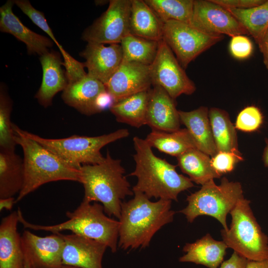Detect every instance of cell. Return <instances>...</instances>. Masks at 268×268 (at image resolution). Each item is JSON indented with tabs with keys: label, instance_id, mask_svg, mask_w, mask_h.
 Here are the masks:
<instances>
[{
	"label": "cell",
	"instance_id": "obj_5",
	"mask_svg": "<svg viewBox=\"0 0 268 268\" xmlns=\"http://www.w3.org/2000/svg\"><path fill=\"white\" fill-rule=\"evenodd\" d=\"M14 139L23 152L24 182L18 202L45 184L61 180L80 183V171L65 164L52 152L22 134L13 123Z\"/></svg>",
	"mask_w": 268,
	"mask_h": 268
},
{
	"label": "cell",
	"instance_id": "obj_15",
	"mask_svg": "<svg viewBox=\"0 0 268 268\" xmlns=\"http://www.w3.org/2000/svg\"><path fill=\"white\" fill-rule=\"evenodd\" d=\"M65 244L62 264L78 268H103L102 261L108 248L105 244L74 234H61Z\"/></svg>",
	"mask_w": 268,
	"mask_h": 268
},
{
	"label": "cell",
	"instance_id": "obj_32",
	"mask_svg": "<svg viewBox=\"0 0 268 268\" xmlns=\"http://www.w3.org/2000/svg\"><path fill=\"white\" fill-rule=\"evenodd\" d=\"M163 23L175 20L189 24L194 0H144Z\"/></svg>",
	"mask_w": 268,
	"mask_h": 268
},
{
	"label": "cell",
	"instance_id": "obj_46",
	"mask_svg": "<svg viewBox=\"0 0 268 268\" xmlns=\"http://www.w3.org/2000/svg\"><path fill=\"white\" fill-rule=\"evenodd\" d=\"M58 268H76V267H72L70 266H68V265H62L61 266H60Z\"/></svg>",
	"mask_w": 268,
	"mask_h": 268
},
{
	"label": "cell",
	"instance_id": "obj_43",
	"mask_svg": "<svg viewBox=\"0 0 268 268\" xmlns=\"http://www.w3.org/2000/svg\"><path fill=\"white\" fill-rule=\"evenodd\" d=\"M246 268H268V260L262 261H249Z\"/></svg>",
	"mask_w": 268,
	"mask_h": 268
},
{
	"label": "cell",
	"instance_id": "obj_16",
	"mask_svg": "<svg viewBox=\"0 0 268 268\" xmlns=\"http://www.w3.org/2000/svg\"><path fill=\"white\" fill-rule=\"evenodd\" d=\"M85 62L87 74L104 85L109 81L123 61L120 44H104L87 43L85 48L79 53Z\"/></svg>",
	"mask_w": 268,
	"mask_h": 268
},
{
	"label": "cell",
	"instance_id": "obj_2",
	"mask_svg": "<svg viewBox=\"0 0 268 268\" xmlns=\"http://www.w3.org/2000/svg\"><path fill=\"white\" fill-rule=\"evenodd\" d=\"M133 143L135 167L129 176L137 179L132 189L133 192L141 193L149 199L177 201L181 192L194 187L189 178L176 171L175 165L156 156L145 139L134 136Z\"/></svg>",
	"mask_w": 268,
	"mask_h": 268
},
{
	"label": "cell",
	"instance_id": "obj_28",
	"mask_svg": "<svg viewBox=\"0 0 268 268\" xmlns=\"http://www.w3.org/2000/svg\"><path fill=\"white\" fill-rule=\"evenodd\" d=\"M145 139L151 147L176 157L190 149L197 148L186 128L172 132L152 130Z\"/></svg>",
	"mask_w": 268,
	"mask_h": 268
},
{
	"label": "cell",
	"instance_id": "obj_21",
	"mask_svg": "<svg viewBox=\"0 0 268 268\" xmlns=\"http://www.w3.org/2000/svg\"><path fill=\"white\" fill-rule=\"evenodd\" d=\"M17 211L3 217L0 225V268H23L24 256L17 231Z\"/></svg>",
	"mask_w": 268,
	"mask_h": 268
},
{
	"label": "cell",
	"instance_id": "obj_10",
	"mask_svg": "<svg viewBox=\"0 0 268 268\" xmlns=\"http://www.w3.org/2000/svg\"><path fill=\"white\" fill-rule=\"evenodd\" d=\"M149 71L152 85L161 87L174 100L182 94L191 95L196 90L195 84L163 39L159 41Z\"/></svg>",
	"mask_w": 268,
	"mask_h": 268
},
{
	"label": "cell",
	"instance_id": "obj_11",
	"mask_svg": "<svg viewBox=\"0 0 268 268\" xmlns=\"http://www.w3.org/2000/svg\"><path fill=\"white\" fill-rule=\"evenodd\" d=\"M132 0H111L107 10L82 33L87 43L120 44L130 34Z\"/></svg>",
	"mask_w": 268,
	"mask_h": 268
},
{
	"label": "cell",
	"instance_id": "obj_29",
	"mask_svg": "<svg viewBox=\"0 0 268 268\" xmlns=\"http://www.w3.org/2000/svg\"><path fill=\"white\" fill-rule=\"evenodd\" d=\"M208 116L217 152H240L235 127L228 113L222 109L213 107L209 110Z\"/></svg>",
	"mask_w": 268,
	"mask_h": 268
},
{
	"label": "cell",
	"instance_id": "obj_9",
	"mask_svg": "<svg viewBox=\"0 0 268 268\" xmlns=\"http://www.w3.org/2000/svg\"><path fill=\"white\" fill-rule=\"evenodd\" d=\"M163 30V40L184 69L224 38L222 35L204 33L188 24L175 20L164 22Z\"/></svg>",
	"mask_w": 268,
	"mask_h": 268
},
{
	"label": "cell",
	"instance_id": "obj_7",
	"mask_svg": "<svg viewBox=\"0 0 268 268\" xmlns=\"http://www.w3.org/2000/svg\"><path fill=\"white\" fill-rule=\"evenodd\" d=\"M250 204V201L244 197L238 201L230 212V227L221 230L222 241L248 261L268 260V237L262 230Z\"/></svg>",
	"mask_w": 268,
	"mask_h": 268
},
{
	"label": "cell",
	"instance_id": "obj_41",
	"mask_svg": "<svg viewBox=\"0 0 268 268\" xmlns=\"http://www.w3.org/2000/svg\"><path fill=\"white\" fill-rule=\"evenodd\" d=\"M258 45L263 55L264 64L268 71V29Z\"/></svg>",
	"mask_w": 268,
	"mask_h": 268
},
{
	"label": "cell",
	"instance_id": "obj_30",
	"mask_svg": "<svg viewBox=\"0 0 268 268\" xmlns=\"http://www.w3.org/2000/svg\"><path fill=\"white\" fill-rule=\"evenodd\" d=\"M226 8L258 44L268 29V0L248 9Z\"/></svg>",
	"mask_w": 268,
	"mask_h": 268
},
{
	"label": "cell",
	"instance_id": "obj_23",
	"mask_svg": "<svg viewBox=\"0 0 268 268\" xmlns=\"http://www.w3.org/2000/svg\"><path fill=\"white\" fill-rule=\"evenodd\" d=\"M227 248L223 241L216 240L207 233L193 243H186L183 249L185 254L179 261L218 268L223 262Z\"/></svg>",
	"mask_w": 268,
	"mask_h": 268
},
{
	"label": "cell",
	"instance_id": "obj_27",
	"mask_svg": "<svg viewBox=\"0 0 268 268\" xmlns=\"http://www.w3.org/2000/svg\"><path fill=\"white\" fill-rule=\"evenodd\" d=\"M177 158L181 171L196 184L203 185L221 177L213 168L209 156L197 148L190 149Z\"/></svg>",
	"mask_w": 268,
	"mask_h": 268
},
{
	"label": "cell",
	"instance_id": "obj_26",
	"mask_svg": "<svg viewBox=\"0 0 268 268\" xmlns=\"http://www.w3.org/2000/svg\"><path fill=\"white\" fill-rule=\"evenodd\" d=\"M150 89L115 102L110 111L117 121L137 128L146 125Z\"/></svg>",
	"mask_w": 268,
	"mask_h": 268
},
{
	"label": "cell",
	"instance_id": "obj_44",
	"mask_svg": "<svg viewBox=\"0 0 268 268\" xmlns=\"http://www.w3.org/2000/svg\"><path fill=\"white\" fill-rule=\"evenodd\" d=\"M263 160L265 165L268 167V143H267L263 155Z\"/></svg>",
	"mask_w": 268,
	"mask_h": 268
},
{
	"label": "cell",
	"instance_id": "obj_34",
	"mask_svg": "<svg viewBox=\"0 0 268 268\" xmlns=\"http://www.w3.org/2000/svg\"><path fill=\"white\" fill-rule=\"evenodd\" d=\"M14 3L36 25L49 36L58 47L62 55H64L66 51L56 39L52 29L48 24L44 14L35 9L27 0H15Z\"/></svg>",
	"mask_w": 268,
	"mask_h": 268
},
{
	"label": "cell",
	"instance_id": "obj_14",
	"mask_svg": "<svg viewBox=\"0 0 268 268\" xmlns=\"http://www.w3.org/2000/svg\"><path fill=\"white\" fill-rule=\"evenodd\" d=\"M149 66L122 61L118 68L105 84L115 102L150 89Z\"/></svg>",
	"mask_w": 268,
	"mask_h": 268
},
{
	"label": "cell",
	"instance_id": "obj_38",
	"mask_svg": "<svg viewBox=\"0 0 268 268\" xmlns=\"http://www.w3.org/2000/svg\"><path fill=\"white\" fill-rule=\"evenodd\" d=\"M214 2L228 8L245 9L262 4L265 0H212Z\"/></svg>",
	"mask_w": 268,
	"mask_h": 268
},
{
	"label": "cell",
	"instance_id": "obj_33",
	"mask_svg": "<svg viewBox=\"0 0 268 268\" xmlns=\"http://www.w3.org/2000/svg\"><path fill=\"white\" fill-rule=\"evenodd\" d=\"M12 102L6 87L0 89V150L15 151L17 145L14 139L13 123L10 120Z\"/></svg>",
	"mask_w": 268,
	"mask_h": 268
},
{
	"label": "cell",
	"instance_id": "obj_42",
	"mask_svg": "<svg viewBox=\"0 0 268 268\" xmlns=\"http://www.w3.org/2000/svg\"><path fill=\"white\" fill-rule=\"evenodd\" d=\"M15 203V199L14 197L1 199H0V210L4 209L10 210Z\"/></svg>",
	"mask_w": 268,
	"mask_h": 268
},
{
	"label": "cell",
	"instance_id": "obj_22",
	"mask_svg": "<svg viewBox=\"0 0 268 268\" xmlns=\"http://www.w3.org/2000/svg\"><path fill=\"white\" fill-rule=\"evenodd\" d=\"M209 110L201 106L186 112L178 111L181 123L184 124L194 139L197 149L213 157L217 150L208 116Z\"/></svg>",
	"mask_w": 268,
	"mask_h": 268
},
{
	"label": "cell",
	"instance_id": "obj_19",
	"mask_svg": "<svg viewBox=\"0 0 268 268\" xmlns=\"http://www.w3.org/2000/svg\"><path fill=\"white\" fill-rule=\"evenodd\" d=\"M43 70L41 86L35 95L39 103L45 108L51 106L55 95L63 91L67 84L66 72L62 67L60 54L52 51L40 57Z\"/></svg>",
	"mask_w": 268,
	"mask_h": 268
},
{
	"label": "cell",
	"instance_id": "obj_31",
	"mask_svg": "<svg viewBox=\"0 0 268 268\" xmlns=\"http://www.w3.org/2000/svg\"><path fill=\"white\" fill-rule=\"evenodd\" d=\"M120 44L123 61L150 66L156 56L159 41L129 34L124 38Z\"/></svg>",
	"mask_w": 268,
	"mask_h": 268
},
{
	"label": "cell",
	"instance_id": "obj_39",
	"mask_svg": "<svg viewBox=\"0 0 268 268\" xmlns=\"http://www.w3.org/2000/svg\"><path fill=\"white\" fill-rule=\"evenodd\" d=\"M115 103L113 96L106 89L100 93L96 98L95 108L97 113L109 109Z\"/></svg>",
	"mask_w": 268,
	"mask_h": 268
},
{
	"label": "cell",
	"instance_id": "obj_35",
	"mask_svg": "<svg viewBox=\"0 0 268 268\" xmlns=\"http://www.w3.org/2000/svg\"><path fill=\"white\" fill-rule=\"evenodd\" d=\"M263 119L262 113L259 108L255 106H247L237 116L235 128L243 132H254L261 126Z\"/></svg>",
	"mask_w": 268,
	"mask_h": 268
},
{
	"label": "cell",
	"instance_id": "obj_4",
	"mask_svg": "<svg viewBox=\"0 0 268 268\" xmlns=\"http://www.w3.org/2000/svg\"><path fill=\"white\" fill-rule=\"evenodd\" d=\"M19 222L25 228L53 233L69 230L73 234L102 243L115 253L118 247L119 221L110 217L103 206L97 202L82 200L73 211H67L68 219L53 225L35 224L26 221L20 209L17 210Z\"/></svg>",
	"mask_w": 268,
	"mask_h": 268
},
{
	"label": "cell",
	"instance_id": "obj_1",
	"mask_svg": "<svg viewBox=\"0 0 268 268\" xmlns=\"http://www.w3.org/2000/svg\"><path fill=\"white\" fill-rule=\"evenodd\" d=\"M134 197L121 205L118 247L123 250L144 248L154 234L171 222L175 212L171 200H150L143 194L134 192Z\"/></svg>",
	"mask_w": 268,
	"mask_h": 268
},
{
	"label": "cell",
	"instance_id": "obj_45",
	"mask_svg": "<svg viewBox=\"0 0 268 268\" xmlns=\"http://www.w3.org/2000/svg\"><path fill=\"white\" fill-rule=\"evenodd\" d=\"M23 268H32L28 260L24 257V263Z\"/></svg>",
	"mask_w": 268,
	"mask_h": 268
},
{
	"label": "cell",
	"instance_id": "obj_37",
	"mask_svg": "<svg viewBox=\"0 0 268 268\" xmlns=\"http://www.w3.org/2000/svg\"><path fill=\"white\" fill-rule=\"evenodd\" d=\"M229 50L234 58L244 60L251 57L254 48L251 40L248 37L244 35H238L231 37Z\"/></svg>",
	"mask_w": 268,
	"mask_h": 268
},
{
	"label": "cell",
	"instance_id": "obj_40",
	"mask_svg": "<svg viewBox=\"0 0 268 268\" xmlns=\"http://www.w3.org/2000/svg\"><path fill=\"white\" fill-rule=\"evenodd\" d=\"M248 261L234 252L229 259L222 262L219 268H246Z\"/></svg>",
	"mask_w": 268,
	"mask_h": 268
},
{
	"label": "cell",
	"instance_id": "obj_6",
	"mask_svg": "<svg viewBox=\"0 0 268 268\" xmlns=\"http://www.w3.org/2000/svg\"><path fill=\"white\" fill-rule=\"evenodd\" d=\"M19 131L52 152L68 167L79 170L83 165L96 164L105 159L100 150L104 146L128 136L127 129L96 136L73 135L62 138H47L19 128Z\"/></svg>",
	"mask_w": 268,
	"mask_h": 268
},
{
	"label": "cell",
	"instance_id": "obj_3",
	"mask_svg": "<svg viewBox=\"0 0 268 268\" xmlns=\"http://www.w3.org/2000/svg\"><path fill=\"white\" fill-rule=\"evenodd\" d=\"M79 171L84 190L83 200L101 203L108 216L119 219L122 200L134 194L121 160L113 158L108 151L102 162L83 165Z\"/></svg>",
	"mask_w": 268,
	"mask_h": 268
},
{
	"label": "cell",
	"instance_id": "obj_8",
	"mask_svg": "<svg viewBox=\"0 0 268 268\" xmlns=\"http://www.w3.org/2000/svg\"><path fill=\"white\" fill-rule=\"evenodd\" d=\"M243 197L239 182L229 181L223 177L217 185L211 180L187 197L188 204L179 212L184 214L190 223L201 215L212 216L221 224L223 229L227 230V215Z\"/></svg>",
	"mask_w": 268,
	"mask_h": 268
},
{
	"label": "cell",
	"instance_id": "obj_24",
	"mask_svg": "<svg viewBox=\"0 0 268 268\" xmlns=\"http://www.w3.org/2000/svg\"><path fill=\"white\" fill-rule=\"evenodd\" d=\"M163 23L143 0H132L130 34L159 41L163 39Z\"/></svg>",
	"mask_w": 268,
	"mask_h": 268
},
{
	"label": "cell",
	"instance_id": "obj_12",
	"mask_svg": "<svg viewBox=\"0 0 268 268\" xmlns=\"http://www.w3.org/2000/svg\"><path fill=\"white\" fill-rule=\"evenodd\" d=\"M193 27L207 34L248 35L246 30L225 7L212 0H194L190 24Z\"/></svg>",
	"mask_w": 268,
	"mask_h": 268
},
{
	"label": "cell",
	"instance_id": "obj_20",
	"mask_svg": "<svg viewBox=\"0 0 268 268\" xmlns=\"http://www.w3.org/2000/svg\"><path fill=\"white\" fill-rule=\"evenodd\" d=\"M106 90L105 85L87 73L69 82L63 91L62 98L67 105L85 115L96 114L95 102L98 94Z\"/></svg>",
	"mask_w": 268,
	"mask_h": 268
},
{
	"label": "cell",
	"instance_id": "obj_25",
	"mask_svg": "<svg viewBox=\"0 0 268 268\" xmlns=\"http://www.w3.org/2000/svg\"><path fill=\"white\" fill-rule=\"evenodd\" d=\"M23 182V159L15 151L0 150V199L18 194Z\"/></svg>",
	"mask_w": 268,
	"mask_h": 268
},
{
	"label": "cell",
	"instance_id": "obj_18",
	"mask_svg": "<svg viewBox=\"0 0 268 268\" xmlns=\"http://www.w3.org/2000/svg\"><path fill=\"white\" fill-rule=\"evenodd\" d=\"M14 0H8L0 7V31L9 33L24 43L29 55L41 56L49 52L54 42L48 37L32 31L20 20L12 12Z\"/></svg>",
	"mask_w": 268,
	"mask_h": 268
},
{
	"label": "cell",
	"instance_id": "obj_17",
	"mask_svg": "<svg viewBox=\"0 0 268 268\" xmlns=\"http://www.w3.org/2000/svg\"><path fill=\"white\" fill-rule=\"evenodd\" d=\"M174 99L160 86L150 90L146 125L152 130L172 132L180 129V119Z\"/></svg>",
	"mask_w": 268,
	"mask_h": 268
},
{
	"label": "cell",
	"instance_id": "obj_13",
	"mask_svg": "<svg viewBox=\"0 0 268 268\" xmlns=\"http://www.w3.org/2000/svg\"><path fill=\"white\" fill-rule=\"evenodd\" d=\"M21 241L24 257L32 268H58L63 265L65 241L61 233L41 237L25 230Z\"/></svg>",
	"mask_w": 268,
	"mask_h": 268
},
{
	"label": "cell",
	"instance_id": "obj_36",
	"mask_svg": "<svg viewBox=\"0 0 268 268\" xmlns=\"http://www.w3.org/2000/svg\"><path fill=\"white\" fill-rule=\"evenodd\" d=\"M243 158L240 152H218L211 158L214 170L220 176L232 171L235 165Z\"/></svg>",
	"mask_w": 268,
	"mask_h": 268
}]
</instances>
